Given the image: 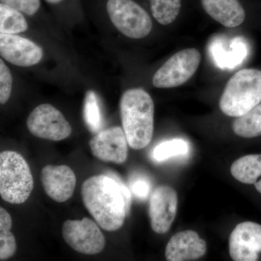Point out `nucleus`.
<instances>
[{
	"mask_svg": "<svg viewBox=\"0 0 261 261\" xmlns=\"http://www.w3.org/2000/svg\"><path fill=\"white\" fill-rule=\"evenodd\" d=\"M107 10L113 25L127 37L142 39L152 30L148 13L133 0H108Z\"/></svg>",
	"mask_w": 261,
	"mask_h": 261,
	"instance_id": "39448f33",
	"label": "nucleus"
},
{
	"mask_svg": "<svg viewBox=\"0 0 261 261\" xmlns=\"http://www.w3.org/2000/svg\"><path fill=\"white\" fill-rule=\"evenodd\" d=\"M13 87V77L3 60H0V103L5 104L10 99Z\"/></svg>",
	"mask_w": 261,
	"mask_h": 261,
	"instance_id": "5701e85b",
	"label": "nucleus"
},
{
	"mask_svg": "<svg viewBox=\"0 0 261 261\" xmlns=\"http://www.w3.org/2000/svg\"><path fill=\"white\" fill-rule=\"evenodd\" d=\"M128 145L124 130L118 126L99 130L89 141L91 151L94 157L105 162L116 164L126 162Z\"/></svg>",
	"mask_w": 261,
	"mask_h": 261,
	"instance_id": "9d476101",
	"label": "nucleus"
},
{
	"mask_svg": "<svg viewBox=\"0 0 261 261\" xmlns=\"http://www.w3.org/2000/svg\"><path fill=\"white\" fill-rule=\"evenodd\" d=\"M3 4L8 5L21 13L34 15L40 8V0H0Z\"/></svg>",
	"mask_w": 261,
	"mask_h": 261,
	"instance_id": "b1692460",
	"label": "nucleus"
},
{
	"mask_svg": "<svg viewBox=\"0 0 261 261\" xmlns=\"http://www.w3.org/2000/svg\"><path fill=\"white\" fill-rule=\"evenodd\" d=\"M82 195L86 208L100 227L108 231L121 228L130 211L132 196L119 178L103 174L87 178Z\"/></svg>",
	"mask_w": 261,
	"mask_h": 261,
	"instance_id": "f257e3e1",
	"label": "nucleus"
},
{
	"mask_svg": "<svg viewBox=\"0 0 261 261\" xmlns=\"http://www.w3.org/2000/svg\"><path fill=\"white\" fill-rule=\"evenodd\" d=\"M65 243L75 251L95 255L104 250L106 238L96 223L88 218L68 220L62 228Z\"/></svg>",
	"mask_w": 261,
	"mask_h": 261,
	"instance_id": "0eeeda50",
	"label": "nucleus"
},
{
	"mask_svg": "<svg viewBox=\"0 0 261 261\" xmlns=\"http://www.w3.org/2000/svg\"><path fill=\"white\" fill-rule=\"evenodd\" d=\"M233 132L243 138H253L261 136V104L238 117L232 124Z\"/></svg>",
	"mask_w": 261,
	"mask_h": 261,
	"instance_id": "f3484780",
	"label": "nucleus"
},
{
	"mask_svg": "<svg viewBox=\"0 0 261 261\" xmlns=\"http://www.w3.org/2000/svg\"><path fill=\"white\" fill-rule=\"evenodd\" d=\"M28 29V23L21 12L8 6L0 4V33L16 34Z\"/></svg>",
	"mask_w": 261,
	"mask_h": 261,
	"instance_id": "a211bd4d",
	"label": "nucleus"
},
{
	"mask_svg": "<svg viewBox=\"0 0 261 261\" xmlns=\"http://www.w3.org/2000/svg\"><path fill=\"white\" fill-rule=\"evenodd\" d=\"M41 179L46 194L58 202L69 200L76 185L74 172L65 165L44 166L42 170Z\"/></svg>",
	"mask_w": 261,
	"mask_h": 261,
	"instance_id": "ddd939ff",
	"label": "nucleus"
},
{
	"mask_svg": "<svg viewBox=\"0 0 261 261\" xmlns=\"http://www.w3.org/2000/svg\"><path fill=\"white\" fill-rule=\"evenodd\" d=\"M154 19L162 25L172 23L181 8V0H149Z\"/></svg>",
	"mask_w": 261,
	"mask_h": 261,
	"instance_id": "6ab92c4d",
	"label": "nucleus"
},
{
	"mask_svg": "<svg viewBox=\"0 0 261 261\" xmlns=\"http://www.w3.org/2000/svg\"><path fill=\"white\" fill-rule=\"evenodd\" d=\"M261 102V70H240L228 80L219 107L226 116L238 118Z\"/></svg>",
	"mask_w": 261,
	"mask_h": 261,
	"instance_id": "7ed1b4c3",
	"label": "nucleus"
},
{
	"mask_svg": "<svg viewBox=\"0 0 261 261\" xmlns=\"http://www.w3.org/2000/svg\"><path fill=\"white\" fill-rule=\"evenodd\" d=\"M254 185H255V189H256L257 191L260 192L261 194V177L259 178L255 184H254Z\"/></svg>",
	"mask_w": 261,
	"mask_h": 261,
	"instance_id": "a878e982",
	"label": "nucleus"
},
{
	"mask_svg": "<svg viewBox=\"0 0 261 261\" xmlns=\"http://www.w3.org/2000/svg\"><path fill=\"white\" fill-rule=\"evenodd\" d=\"M0 54L7 61L20 67L37 64L43 57L42 48L27 38L0 34Z\"/></svg>",
	"mask_w": 261,
	"mask_h": 261,
	"instance_id": "f8f14e48",
	"label": "nucleus"
},
{
	"mask_svg": "<svg viewBox=\"0 0 261 261\" xmlns=\"http://www.w3.org/2000/svg\"><path fill=\"white\" fill-rule=\"evenodd\" d=\"M231 173L238 181L254 185L261 177V154H248L235 161Z\"/></svg>",
	"mask_w": 261,
	"mask_h": 261,
	"instance_id": "dca6fc26",
	"label": "nucleus"
},
{
	"mask_svg": "<svg viewBox=\"0 0 261 261\" xmlns=\"http://www.w3.org/2000/svg\"><path fill=\"white\" fill-rule=\"evenodd\" d=\"M154 102L142 89H130L120 101L123 129L130 148H145L150 143L154 130Z\"/></svg>",
	"mask_w": 261,
	"mask_h": 261,
	"instance_id": "f03ea898",
	"label": "nucleus"
},
{
	"mask_svg": "<svg viewBox=\"0 0 261 261\" xmlns=\"http://www.w3.org/2000/svg\"><path fill=\"white\" fill-rule=\"evenodd\" d=\"M177 207L178 196L174 189L167 185L154 189L149 200V216L154 232H168L176 217Z\"/></svg>",
	"mask_w": 261,
	"mask_h": 261,
	"instance_id": "1a4fd4ad",
	"label": "nucleus"
},
{
	"mask_svg": "<svg viewBox=\"0 0 261 261\" xmlns=\"http://www.w3.org/2000/svg\"><path fill=\"white\" fill-rule=\"evenodd\" d=\"M189 145L185 140H176L166 141L159 144L153 150V158L155 161H166L176 156L188 153Z\"/></svg>",
	"mask_w": 261,
	"mask_h": 261,
	"instance_id": "412c9836",
	"label": "nucleus"
},
{
	"mask_svg": "<svg viewBox=\"0 0 261 261\" xmlns=\"http://www.w3.org/2000/svg\"><path fill=\"white\" fill-rule=\"evenodd\" d=\"M207 245L205 240L192 230L180 231L173 235L166 247L168 261L195 260L205 255Z\"/></svg>",
	"mask_w": 261,
	"mask_h": 261,
	"instance_id": "4468645a",
	"label": "nucleus"
},
{
	"mask_svg": "<svg viewBox=\"0 0 261 261\" xmlns=\"http://www.w3.org/2000/svg\"><path fill=\"white\" fill-rule=\"evenodd\" d=\"M228 247L233 260H257L261 252V225L251 221L239 224L230 235Z\"/></svg>",
	"mask_w": 261,
	"mask_h": 261,
	"instance_id": "9b49d317",
	"label": "nucleus"
},
{
	"mask_svg": "<svg viewBox=\"0 0 261 261\" xmlns=\"http://www.w3.org/2000/svg\"><path fill=\"white\" fill-rule=\"evenodd\" d=\"M201 4L207 15L228 28L239 27L246 18L239 0H201Z\"/></svg>",
	"mask_w": 261,
	"mask_h": 261,
	"instance_id": "2eb2a0df",
	"label": "nucleus"
},
{
	"mask_svg": "<svg viewBox=\"0 0 261 261\" xmlns=\"http://www.w3.org/2000/svg\"><path fill=\"white\" fill-rule=\"evenodd\" d=\"M201 62L200 51L188 48L178 51L154 73L152 84L157 88H173L186 83L197 71Z\"/></svg>",
	"mask_w": 261,
	"mask_h": 261,
	"instance_id": "423d86ee",
	"label": "nucleus"
},
{
	"mask_svg": "<svg viewBox=\"0 0 261 261\" xmlns=\"http://www.w3.org/2000/svg\"><path fill=\"white\" fill-rule=\"evenodd\" d=\"M27 124L32 135L44 140L61 141L72 133L63 113L49 104L37 106L29 115Z\"/></svg>",
	"mask_w": 261,
	"mask_h": 261,
	"instance_id": "6e6552de",
	"label": "nucleus"
},
{
	"mask_svg": "<svg viewBox=\"0 0 261 261\" xmlns=\"http://www.w3.org/2000/svg\"><path fill=\"white\" fill-rule=\"evenodd\" d=\"M34 188L32 171L23 156L14 151L0 154V195L5 202L22 204Z\"/></svg>",
	"mask_w": 261,
	"mask_h": 261,
	"instance_id": "20e7f679",
	"label": "nucleus"
},
{
	"mask_svg": "<svg viewBox=\"0 0 261 261\" xmlns=\"http://www.w3.org/2000/svg\"><path fill=\"white\" fill-rule=\"evenodd\" d=\"M47 3H51V4H57V3H61L63 0H46Z\"/></svg>",
	"mask_w": 261,
	"mask_h": 261,
	"instance_id": "bb28decb",
	"label": "nucleus"
},
{
	"mask_svg": "<svg viewBox=\"0 0 261 261\" xmlns=\"http://www.w3.org/2000/svg\"><path fill=\"white\" fill-rule=\"evenodd\" d=\"M84 119L86 125L92 132H99L103 126V117L99 99L97 94L92 90L86 92L84 103Z\"/></svg>",
	"mask_w": 261,
	"mask_h": 261,
	"instance_id": "aec40b11",
	"label": "nucleus"
},
{
	"mask_svg": "<svg viewBox=\"0 0 261 261\" xmlns=\"http://www.w3.org/2000/svg\"><path fill=\"white\" fill-rule=\"evenodd\" d=\"M130 190L135 196L140 199H145L149 195L150 192V185L144 178H135L130 183Z\"/></svg>",
	"mask_w": 261,
	"mask_h": 261,
	"instance_id": "393cba45",
	"label": "nucleus"
},
{
	"mask_svg": "<svg viewBox=\"0 0 261 261\" xmlns=\"http://www.w3.org/2000/svg\"><path fill=\"white\" fill-rule=\"evenodd\" d=\"M11 228L0 226V260L13 256L16 251V241Z\"/></svg>",
	"mask_w": 261,
	"mask_h": 261,
	"instance_id": "4be33fe9",
	"label": "nucleus"
}]
</instances>
